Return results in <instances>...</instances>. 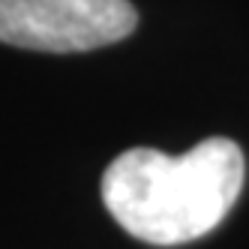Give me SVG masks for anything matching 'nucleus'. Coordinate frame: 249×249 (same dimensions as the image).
I'll list each match as a JSON object with an SVG mask.
<instances>
[{"label":"nucleus","mask_w":249,"mask_h":249,"mask_svg":"<svg viewBox=\"0 0 249 249\" xmlns=\"http://www.w3.org/2000/svg\"><path fill=\"white\" fill-rule=\"evenodd\" d=\"M138 27L129 0H0V42L72 54L126 39Z\"/></svg>","instance_id":"obj_2"},{"label":"nucleus","mask_w":249,"mask_h":249,"mask_svg":"<svg viewBox=\"0 0 249 249\" xmlns=\"http://www.w3.org/2000/svg\"><path fill=\"white\" fill-rule=\"evenodd\" d=\"M243 177V150L231 138H207L183 156L132 147L105 168L102 201L132 237L180 246L210 234L228 216Z\"/></svg>","instance_id":"obj_1"}]
</instances>
